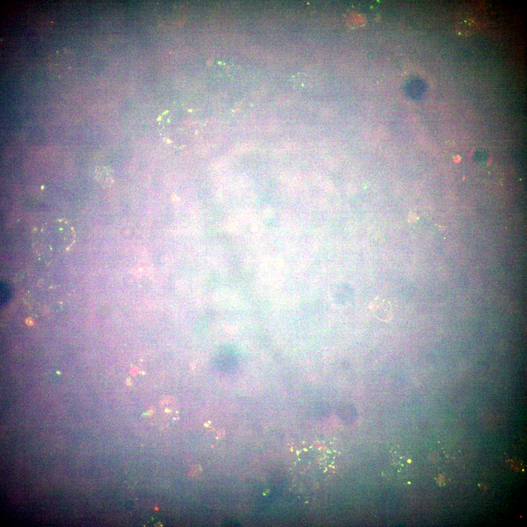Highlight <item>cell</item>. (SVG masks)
Segmentation results:
<instances>
[{"mask_svg":"<svg viewBox=\"0 0 527 527\" xmlns=\"http://www.w3.org/2000/svg\"><path fill=\"white\" fill-rule=\"evenodd\" d=\"M485 12L476 5L464 6L458 12L456 27L462 35H470L477 31L485 21Z\"/></svg>","mask_w":527,"mask_h":527,"instance_id":"6da1fadb","label":"cell"},{"mask_svg":"<svg viewBox=\"0 0 527 527\" xmlns=\"http://www.w3.org/2000/svg\"><path fill=\"white\" fill-rule=\"evenodd\" d=\"M1 286H2V288H1V290H2V292H1V293H2V296H1L2 299H1V301L3 303L5 302L6 299L9 298L10 291L8 289L5 288L6 286H5V289H4V288H3V287L2 285Z\"/></svg>","mask_w":527,"mask_h":527,"instance_id":"3957f363","label":"cell"},{"mask_svg":"<svg viewBox=\"0 0 527 527\" xmlns=\"http://www.w3.org/2000/svg\"><path fill=\"white\" fill-rule=\"evenodd\" d=\"M370 309L380 320L388 322L391 319L392 313L389 302L385 299L376 297L371 303Z\"/></svg>","mask_w":527,"mask_h":527,"instance_id":"7a4b0ae2","label":"cell"}]
</instances>
